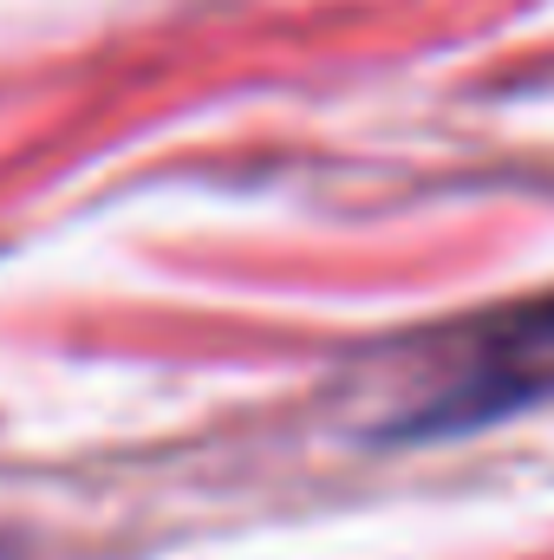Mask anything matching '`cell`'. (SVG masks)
<instances>
[{"instance_id":"1","label":"cell","mask_w":554,"mask_h":560,"mask_svg":"<svg viewBox=\"0 0 554 560\" xmlns=\"http://www.w3.org/2000/svg\"><path fill=\"white\" fill-rule=\"evenodd\" d=\"M535 398H554V300L516 306L496 326H483L450 385L430 398V423H463V418H503Z\"/></svg>"}]
</instances>
